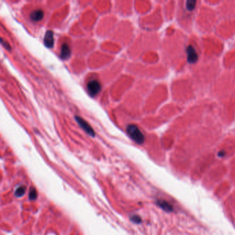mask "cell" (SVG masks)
Segmentation results:
<instances>
[{"label": "cell", "instance_id": "cell-4", "mask_svg": "<svg viewBox=\"0 0 235 235\" xmlns=\"http://www.w3.org/2000/svg\"><path fill=\"white\" fill-rule=\"evenodd\" d=\"M187 55H188V62L190 64H194L198 60V55L193 45H189L187 48Z\"/></svg>", "mask_w": 235, "mask_h": 235}, {"label": "cell", "instance_id": "cell-3", "mask_svg": "<svg viewBox=\"0 0 235 235\" xmlns=\"http://www.w3.org/2000/svg\"><path fill=\"white\" fill-rule=\"evenodd\" d=\"M75 119L77 121V122L78 124L80 126V127L82 128L83 130L88 135H89L91 136H95V131L92 127L88 124V123L87 121H86L83 119L82 117H79V116H76L75 117Z\"/></svg>", "mask_w": 235, "mask_h": 235}, {"label": "cell", "instance_id": "cell-13", "mask_svg": "<svg viewBox=\"0 0 235 235\" xmlns=\"http://www.w3.org/2000/svg\"><path fill=\"white\" fill-rule=\"evenodd\" d=\"M0 43H1V44H2V45H3V46H4V48H6V49H8V50H11V46H10V45L8 44V42H6V41H4V40L3 39H2V38L1 37H0Z\"/></svg>", "mask_w": 235, "mask_h": 235}, {"label": "cell", "instance_id": "cell-2", "mask_svg": "<svg viewBox=\"0 0 235 235\" xmlns=\"http://www.w3.org/2000/svg\"><path fill=\"white\" fill-rule=\"evenodd\" d=\"M102 89V85L96 79L90 80L87 84V90L89 94L92 97H95L98 95Z\"/></svg>", "mask_w": 235, "mask_h": 235}, {"label": "cell", "instance_id": "cell-11", "mask_svg": "<svg viewBox=\"0 0 235 235\" xmlns=\"http://www.w3.org/2000/svg\"><path fill=\"white\" fill-rule=\"evenodd\" d=\"M37 193L36 190L33 188H30V193H29V197L30 200H35V199L37 198Z\"/></svg>", "mask_w": 235, "mask_h": 235}, {"label": "cell", "instance_id": "cell-6", "mask_svg": "<svg viewBox=\"0 0 235 235\" xmlns=\"http://www.w3.org/2000/svg\"><path fill=\"white\" fill-rule=\"evenodd\" d=\"M71 55V50L68 44H64L62 46V49H61V54L60 57L62 59L65 60L68 59V58L70 57Z\"/></svg>", "mask_w": 235, "mask_h": 235}, {"label": "cell", "instance_id": "cell-8", "mask_svg": "<svg viewBox=\"0 0 235 235\" xmlns=\"http://www.w3.org/2000/svg\"><path fill=\"white\" fill-rule=\"evenodd\" d=\"M156 203H157L158 206L160 207L161 208H162L163 210L168 212L173 211V206H172V205L170 203H168V201L165 200H157L156 201Z\"/></svg>", "mask_w": 235, "mask_h": 235}, {"label": "cell", "instance_id": "cell-9", "mask_svg": "<svg viewBox=\"0 0 235 235\" xmlns=\"http://www.w3.org/2000/svg\"><path fill=\"white\" fill-rule=\"evenodd\" d=\"M26 188L25 186H19V187H17V188L15 190V196L17 197H22V196L24 195L25 193H26Z\"/></svg>", "mask_w": 235, "mask_h": 235}, {"label": "cell", "instance_id": "cell-7", "mask_svg": "<svg viewBox=\"0 0 235 235\" xmlns=\"http://www.w3.org/2000/svg\"><path fill=\"white\" fill-rule=\"evenodd\" d=\"M44 12L41 9L35 10L30 15V18L33 22H39L43 19Z\"/></svg>", "mask_w": 235, "mask_h": 235}, {"label": "cell", "instance_id": "cell-12", "mask_svg": "<svg viewBox=\"0 0 235 235\" xmlns=\"http://www.w3.org/2000/svg\"><path fill=\"white\" fill-rule=\"evenodd\" d=\"M130 219L131 221H132L133 222H134V223H140L141 222V217L139 216H138V215H136V214H135V215L131 216Z\"/></svg>", "mask_w": 235, "mask_h": 235}, {"label": "cell", "instance_id": "cell-14", "mask_svg": "<svg viewBox=\"0 0 235 235\" xmlns=\"http://www.w3.org/2000/svg\"><path fill=\"white\" fill-rule=\"evenodd\" d=\"M218 155L219 156H221V157H222V156H223L225 155V153H224L223 151H221V152H220V153H218Z\"/></svg>", "mask_w": 235, "mask_h": 235}, {"label": "cell", "instance_id": "cell-5", "mask_svg": "<svg viewBox=\"0 0 235 235\" xmlns=\"http://www.w3.org/2000/svg\"><path fill=\"white\" fill-rule=\"evenodd\" d=\"M44 44L48 48H52L54 45V34L52 30H48L44 36Z\"/></svg>", "mask_w": 235, "mask_h": 235}, {"label": "cell", "instance_id": "cell-10", "mask_svg": "<svg viewBox=\"0 0 235 235\" xmlns=\"http://www.w3.org/2000/svg\"><path fill=\"white\" fill-rule=\"evenodd\" d=\"M196 4V2L195 0H189V1L186 2V8L189 11H193L195 8Z\"/></svg>", "mask_w": 235, "mask_h": 235}, {"label": "cell", "instance_id": "cell-1", "mask_svg": "<svg viewBox=\"0 0 235 235\" xmlns=\"http://www.w3.org/2000/svg\"><path fill=\"white\" fill-rule=\"evenodd\" d=\"M126 131H127L129 136L133 141H135L136 143H137L138 144H142L144 142L145 136L136 126L134 124L129 125L127 127V129H126Z\"/></svg>", "mask_w": 235, "mask_h": 235}]
</instances>
